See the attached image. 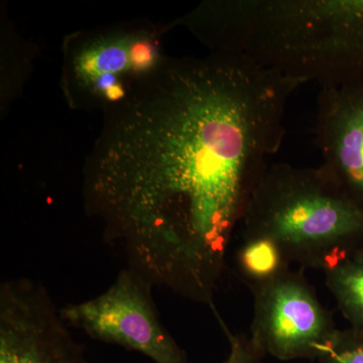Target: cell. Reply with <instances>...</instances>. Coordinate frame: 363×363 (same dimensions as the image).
Instances as JSON below:
<instances>
[{"label":"cell","mask_w":363,"mask_h":363,"mask_svg":"<svg viewBox=\"0 0 363 363\" xmlns=\"http://www.w3.org/2000/svg\"><path fill=\"white\" fill-rule=\"evenodd\" d=\"M173 23L121 21L69 33L62 43L60 87L74 111L106 113L161 65Z\"/></svg>","instance_id":"cell-3"},{"label":"cell","mask_w":363,"mask_h":363,"mask_svg":"<svg viewBox=\"0 0 363 363\" xmlns=\"http://www.w3.org/2000/svg\"><path fill=\"white\" fill-rule=\"evenodd\" d=\"M0 363H92L49 292L28 289L0 302Z\"/></svg>","instance_id":"cell-6"},{"label":"cell","mask_w":363,"mask_h":363,"mask_svg":"<svg viewBox=\"0 0 363 363\" xmlns=\"http://www.w3.org/2000/svg\"><path fill=\"white\" fill-rule=\"evenodd\" d=\"M152 286L125 267L97 297L60 308L69 327L101 342L136 351L155 363H188L187 354L162 325Z\"/></svg>","instance_id":"cell-4"},{"label":"cell","mask_w":363,"mask_h":363,"mask_svg":"<svg viewBox=\"0 0 363 363\" xmlns=\"http://www.w3.org/2000/svg\"><path fill=\"white\" fill-rule=\"evenodd\" d=\"M315 130L324 166L363 212V81L321 86Z\"/></svg>","instance_id":"cell-7"},{"label":"cell","mask_w":363,"mask_h":363,"mask_svg":"<svg viewBox=\"0 0 363 363\" xmlns=\"http://www.w3.org/2000/svg\"><path fill=\"white\" fill-rule=\"evenodd\" d=\"M301 85L240 52L168 56L104 114L83 201L126 267L214 309L234 230Z\"/></svg>","instance_id":"cell-1"},{"label":"cell","mask_w":363,"mask_h":363,"mask_svg":"<svg viewBox=\"0 0 363 363\" xmlns=\"http://www.w3.org/2000/svg\"><path fill=\"white\" fill-rule=\"evenodd\" d=\"M235 264L241 281L252 293L290 272L292 262L276 241L259 234L242 233Z\"/></svg>","instance_id":"cell-8"},{"label":"cell","mask_w":363,"mask_h":363,"mask_svg":"<svg viewBox=\"0 0 363 363\" xmlns=\"http://www.w3.org/2000/svg\"><path fill=\"white\" fill-rule=\"evenodd\" d=\"M241 223L242 233L276 241L292 264L323 272L363 245V212L323 164L269 166Z\"/></svg>","instance_id":"cell-2"},{"label":"cell","mask_w":363,"mask_h":363,"mask_svg":"<svg viewBox=\"0 0 363 363\" xmlns=\"http://www.w3.org/2000/svg\"><path fill=\"white\" fill-rule=\"evenodd\" d=\"M218 318L222 329L225 332L229 342V353L224 363H260L262 354L253 347L250 338L247 336L238 335L229 330L220 317Z\"/></svg>","instance_id":"cell-12"},{"label":"cell","mask_w":363,"mask_h":363,"mask_svg":"<svg viewBox=\"0 0 363 363\" xmlns=\"http://www.w3.org/2000/svg\"><path fill=\"white\" fill-rule=\"evenodd\" d=\"M323 272L342 316L351 328L363 330V245L339 257Z\"/></svg>","instance_id":"cell-9"},{"label":"cell","mask_w":363,"mask_h":363,"mask_svg":"<svg viewBox=\"0 0 363 363\" xmlns=\"http://www.w3.org/2000/svg\"><path fill=\"white\" fill-rule=\"evenodd\" d=\"M35 49L16 32L9 18L1 21V111L23 90L33 68Z\"/></svg>","instance_id":"cell-10"},{"label":"cell","mask_w":363,"mask_h":363,"mask_svg":"<svg viewBox=\"0 0 363 363\" xmlns=\"http://www.w3.org/2000/svg\"><path fill=\"white\" fill-rule=\"evenodd\" d=\"M252 295L248 338L264 357L316 360L338 329L302 272H286Z\"/></svg>","instance_id":"cell-5"},{"label":"cell","mask_w":363,"mask_h":363,"mask_svg":"<svg viewBox=\"0 0 363 363\" xmlns=\"http://www.w3.org/2000/svg\"><path fill=\"white\" fill-rule=\"evenodd\" d=\"M317 363H363V330L337 329L316 358Z\"/></svg>","instance_id":"cell-11"}]
</instances>
